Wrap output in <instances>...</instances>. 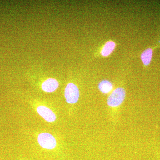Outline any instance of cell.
Wrapping results in <instances>:
<instances>
[{
  "instance_id": "obj_8",
  "label": "cell",
  "mask_w": 160,
  "mask_h": 160,
  "mask_svg": "<svg viewBox=\"0 0 160 160\" xmlns=\"http://www.w3.org/2000/svg\"><path fill=\"white\" fill-rule=\"evenodd\" d=\"M115 48V43L112 41H109L106 43L103 47L101 52V54L103 56H108L113 51Z\"/></svg>"
},
{
  "instance_id": "obj_3",
  "label": "cell",
  "mask_w": 160,
  "mask_h": 160,
  "mask_svg": "<svg viewBox=\"0 0 160 160\" xmlns=\"http://www.w3.org/2000/svg\"><path fill=\"white\" fill-rule=\"evenodd\" d=\"M38 140L40 146L45 149H52L56 146L55 138L52 135L48 132L40 133L38 136Z\"/></svg>"
},
{
  "instance_id": "obj_1",
  "label": "cell",
  "mask_w": 160,
  "mask_h": 160,
  "mask_svg": "<svg viewBox=\"0 0 160 160\" xmlns=\"http://www.w3.org/2000/svg\"><path fill=\"white\" fill-rule=\"evenodd\" d=\"M126 92L122 87L115 89L107 99L108 106L111 107H117L122 105L126 98Z\"/></svg>"
},
{
  "instance_id": "obj_6",
  "label": "cell",
  "mask_w": 160,
  "mask_h": 160,
  "mask_svg": "<svg viewBox=\"0 0 160 160\" xmlns=\"http://www.w3.org/2000/svg\"><path fill=\"white\" fill-rule=\"evenodd\" d=\"M98 88L103 93L108 94L113 89V85L108 80H103L99 84Z\"/></svg>"
},
{
  "instance_id": "obj_4",
  "label": "cell",
  "mask_w": 160,
  "mask_h": 160,
  "mask_svg": "<svg viewBox=\"0 0 160 160\" xmlns=\"http://www.w3.org/2000/svg\"><path fill=\"white\" fill-rule=\"evenodd\" d=\"M38 113L46 121L48 122H53L56 119V116L51 109L46 106H39L37 109Z\"/></svg>"
},
{
  "instance_id": "obj_5",
  "label": "cell",
  "mask_w": 160,
  "mask_h": 160,
  "mask_svg": "<svg viewBox=\"0 0 160 160\" xmlns=\"http://www.w3.org/2000/svg\"><path fill=\"white\" fill-rule=\"evenodd\" d=\"M59 83L57 80L49 78L46 80L42 84V89L46 92H53L58 89Z\"/></svg>"
},
{
  "instance_id": "obj_7",
  "label": "cell",
  "mask_w": 160,
  "mask_h": 160,
  "mask_svg": "<svg viewBox=\"0 0 160 160\" xmlns=\"http://www.w3.org/2000/svg\"><path fill=\"white\" fill-rule=\"evenodd\" d=\"M153 50L151 48L146 49L141 54V59L145 66H149L151 62Z\"/></svg>"
},
{
  "instance_id": "obj_2",
  "label": "cell",
  "mask_w": 160,
  "mask_h": 160,
  "mask_svg": "<svg viewBox=\"0 0 160 160\" xmlns=\"http://www.w3.org/2000/svg\"><path fill=\"white\" fill-rule=\"evenodd\" d=\"M79 95V90L75 84L69 83L66 86L65 90V97L67 102L71 104L77 102Z\"/></svg>"
}]
</instances>
